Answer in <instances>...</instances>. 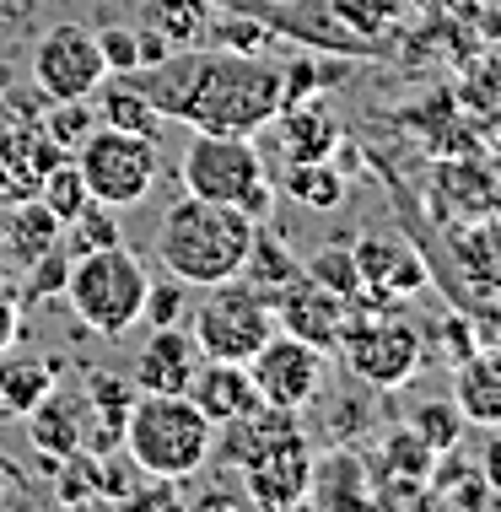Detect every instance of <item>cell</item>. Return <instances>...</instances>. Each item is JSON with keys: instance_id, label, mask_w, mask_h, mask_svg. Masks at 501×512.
<instances>
[{"instance_id": "obj_1", "label": "cell", "mask_w": 501, "mask_h": 512, "mask_svg": "<svg viewBox=\"0 0 501 512\" xmlns=\"http://www.w3.org/2000/svg\"><path fill=\"white\" fill-rule=\"evenodd\" d=\"M135 87L157 103L162 119H178L189 130L221 135H259L286 108V65H270L259 54L238 49H173L167 60L135 71Z\"/></svg>"}, {"instance_id": "obj_2", "label": "cell", "mask_w": 501, "mask_h": 512, "mask_svg": "<svg viewBox=\"0 0 501 512\" xmlns=\"http://www.w3.org/2000/svg\"><path fill=\"white\" fill-rule=\"evenodd\" d=\"M254 232H259V221L243 216L238 205L184 195V200L167 205L162 221H157V259L173 281L205 292V286H216V281L243 275Z\"/></svg>"}, {"instance_id": "obj_3", "label": "cell", "mask_w": 501, "mask_h": 512, "mask_svg": "<svg viewBox=\"0 0 501 512\" xmlns=\"http://www.w3.org/2000/svg\"><path fill=\"white\" fill-rule=\"evenodd\" d=\"M124 453L141 480H194L216 453V426L194 410L189 394H141L124 421Z\"/></svg>"}, {"instance_id": "obj_4", "label": "cell", "mask_w": 501, "mask_h": 512, "mask_svg": "<svg viewBox=\"0 0 501 512\" xmlns=\"http://www.w3.org/2000/svg\"><path fill=\"white\" fill-rule=\"evenodd\" d=\"M146 292H151V275L124 243L76 254V265L65 270V302H71V313L103 340H119L141 324Z\"/></svg>"}, {"instance_id": "obj_5", "label": "cell", "mask_w": 501, "mask_h": 512, "mask_svg": "<svg viewBox=\"0 0 501 512\" xmlns=\"http://www.w3.org/2000/svg\"><path fill=\"white\" fill-rule=\"evenodd\" d=\"M340 362L351 367L356 383L372 389H399L421 367V329L405 313H394V302H356L351 324L340 335Z\"/></svg>"}, {"instance_id": "obj_6", "label": "cell", "mask_w": 501, "mask_h": 512, "mask_svg": "<svg viewBox=\"0 0 501 512\" xmlns=\"http://www.w3.org/2000/svg\"><path fill=\"white\" fill-rule=\"evenodd\" d=\"M76 168L87 178V195L130 211L157 189V168L162 151L157 135H135V130H114V124H92V135L76 146Z\"/></svg>"}, {"instance_id": "obj_7", "label": "cell", "mask_w": 501, "mask_h": 512, "mask_svg": "<svg viewBox=\"0 0 501 512\" xmlns=\"http://www.w3.org/2000/svg\"><path fill=\"white\" fill-rule=\"evenodd\" d=\"M189 335H194V345H200V356L248 362V356L275 335V308H270V297H264L259 286H248L243 275H232V281L205 286Z\"/></svg>"}, {"instance_id": "obj_8", "label": "cell", "mask_w": 501, "mask_h": 512, "mask_svg": "<svg viewBox=\"0 0 501 512\" xmlns=\"http://www.w3.org/2000/svg\"><path fill=\"white\" fill-rule=\"evenodd\" d=\"M178 178H184V195H194V200L243 205L248 189H259L270 173H264L254 135L194 130V141L184 146V162H178Z\"/></svg>"}, {"instance_id": "obj_9", "label": "cell", "mask_w": 501, "mask_h": 512, "mask_svg": "<svg viewBox=\"0 0 501 512\" xmlns=\"http://www.w3.org/2000/svg\"><path fill=\"white\" fill-rule=\"evenodd\" d=\"M108 81V60L97 49V33L81 22H60L38 38L33 49V87L49 103L65 98H97V87Z\"/></svg>"}, {"instance_id": "obj_10", "label": "cell", "mask_w": 501, "mask_h": 512, "mask_svg": "<svg viewBox=\"0 0 501 512\" xmlns=\"http://www.w3.org/2000/svg\"><path fill=\"white\" fill-rule=\"evenodd\" d=\"M248 378L264 405L275 410H308L318 394H324V351L286 329H275L270 340L248 356Z\"/></svg>"}, {"instance_id": "obj_11", "label": "cell", "mask_w": 501, "mask_h": 512, "mask_svg": "<svg viewBox=\"0 0 501 512\" xmlns=\"http://www.w3.org/2000/svg\"><path fill=\"white\" fill-rule=\"evenodd\" d=\"M437 464V453L421 442V432L405 421L394 432H383V442L372 448L367 459V480H372V507H394V512H410V507H426V475Z\"/></svg>"}, {"instance_id": "obj_12", "label": "cell", "mask_w": 501, "mask_h": 512, "mask_svg": "<svg viewBox=\"0 0 501 512\" xmlns=\"http://www.w3.org/2000/svg\"><path fill=\"white\" fill-rule=\"evenodd\" d=\"M270 308H275V329H286V335L308 340L329 356V351H340V335H345V324H351L356 302L329 292V286H318L313 275H297Z\"/></svg>"}, {"instance_id": "obj_13", "label": "cell", "mask_w": 501, "mask_h": 512, "mask_svg": "<svg viewBox=\"0 0 501 512\" xmlns=\"http://www.w3.org/2000/svg\"><path fill=\"white\" fill-rule=\"evenodd\" d=\"M308 469H313V442L308 432H297L243 464V496L264 512H291L308 502Z\"/></svg>"}, {"instance_id": "obj_14", "label": "cell", "mask_w": 501, "mask_h": 512, "mask_svg": "<svg viewBox=\"0 0 501 512\" xmlns=\"http://www.w3.org/2000/svg\"><path fill=\"white\" fill-rule=\"evenodd\" d=\"M356 270H361V297L367 302H405L410 292L426 286V265L410 243L399 238H361L356 248Z\"/></svg>"}, {"instance_id": "obj_15", "label": "cell", "mask_w": 501, "mask_h": 512, "mask_svg": "<svg viewBox=\"0 0 501 512\" xmlns=\"http://www.w3.org/2000/svg\"><path fill=\"white\" fill-rule=\"evenodd\" d=\"M184 394L194 399V410L211 426H232L264 405L254 378H248V362H216V356H200V367H194Z\"/></svg>"}, {"instance_id": "obj_16", "label": "cell", "mask_w": 501, "mask_h": 512, "mask_svg": "<svg viewBox=\"0 0 501 512\" xmlns=\"http://www.w3.org/2000/svg\"><path fill=\"white\" fill-rule=\"evenodd\" d=\"M313 512H356L372 507V480H367V459L356 448H324L313 453L308 469V502Z\"/></svg>"}, {"instance_id": "obj_17", "label": "cell", "mask_w": 501, "mask_h": 512, "mask_svg": "<svg viewBox=\"0 0 501 512\" xmlns=\"http://www.w3.org/2000/svg\"><path fill=\"white\" fill-rule=\"evenodd\" d=\"M22 426H27L33 453H44L49 464H60L65 453H76L81 442H87V399H81V394H65L60 383H54V389L22 415Z\"/></svg>"}, {"instance_id": "obj_18", "label": "cell", "mask_w": 501, "mask_h": 512, "mask_svg": "<svg viewBox=\"0 0 501 512\" xmlns=\"http://www.w3.org/2000/svg\"><path fill=\"white\" fill-rule=\"evenodd\" d=\"M194 367H200V345H194V335L178 329V324H162V329H151V340L141 345L135 383H141V394H184Z\"/></svg>"}, {"instance_id": "obj_19", "label": "cell", "mask_w": 501, "mask_h": 512, "mask_svg": "<svg viewBox=\"0 0 501 512\" xmlns=\"http://www.w3.org/2000/svg\"><path fill=\"white\" fill-rule=\"evenodd\" d=\"M81 399H87V442H81V448L108 453L124 442V421H130L135 399H141V383L119 378V372H92Z\"/></svg>"}, {"instance_id": "obj_20", "label": "cell", "mask_w": 501, "mask_h": 512, "mask_svg": "<svg viewBox=\"0 0 501 512\" xmlns=\"http://www.w3.org/2000/svg\"><path fill=\"white\" fill-rule=\"evenodd\" d=\"M453 405L475 426H501V345H475L453 372Z\"/></svg>"}, {"instance_id": "obj_21", "label": "cell", "mask_w": 501, "mask_h": 512, "mask_svg": "<svg viewBox=\"0 0 501 512\" xmlns=\"http://www.w3.org/2000/svg\"><path fill=\"white\" fill-rule=\"evenodd\" d=\"M270 124H275V141H281L286 162H324L329 151L345 141L340 119H329L324 108H313V103H286Z\"/></svg>"}, {"instance_id": "obj_22", "label": "cell", "mask_w": 501, "mask_h": 512, "mask_svg": "<svg viewBox=\"0 0 501 512\" xmlns=\"http://www.w3.org/2000/svg\"><path fill=\"white\" fill-rule=\"evenodd\" d=\"M491 502H496V491L485 486L480 464L464 459L458 448H442L437 464H431V475H426V507H464V512H475V507H491Z\"/></svg>"}, {"instance_id": "obj_23", "label": "cell", "mask_w": 501, "mask_h": 512, "mask_svg": "<svg viewBox=\"0 0 501 512\" xmlns=\"http://www.w3.org/2000/svg\"><path fill=\"white\" fill-rule=\"evenodd\" d=\"M54 378H60V362L0 351V426H6V421H22V415L54 389Z\"/></svg>"}, {"instance_id": "obj_24", "label": "cell", "mask_w": 501, "mask_h": 512, "mask_svg": "<svg viewBox=\"0 0 501 512\" xmlns=\"http://www.w3.org/2000/svg\"><path fill=\"white\" fill-rule=\"evenodd\" d=\"M60 221H54L49 211H44V200H17L6 211V232H0V248H11V259L27 270V265H38V259L49 254V248H60Z\"/></svg>"}, {"instance_id": "obj_25", "label": "cell", "mask_w": 501, "mask_h": 512, "mask_svg": "<svg viewBox=\"0 0 501 512\" xmlns=\"http://www.w3.org/2000/svg\"><path fill=\"white\" fill-rule=\"evenodd\" d=\"M141 22L157 27L173 49H194V44H205V38H211L216 6H211V0H146Z\"/></svg>"}, {"instance_id": "obj_26", "label": "cell", "mask_w": 501, "mask_h": 512, "mask_svg": "<svg viewBox=\"0 0 501 512\" xmlns=\"http://www.w3.org/2000/svg\"><path fill=\"white\" fill-rule=\"evenodd\" d=\"M281 189L286 200H297L302 211H334V205L345 200V173L334 168V162H286V173H281Z\"/></svg>"}, {"instance_id": "obj_27", "label": "cell", "mask_w": 501, "mask_h": 512, "mask_svg": "<svg viewBox=\"0 0 501 512\" xmlns=\"http://www.w3.org/2000/svg\"><path fill=\"white\" fill-rule=\"evenodd\" d=\"M38 200H44V211L60 221V227H71V221L92 205L87 195V178H81L76 157H60L54 168H44V178H38Z\"/></svg>"}, {"instance_id": "obj_28", "label": "cell", "mask_w": 501, "mask_h": 512, "mask_svg": "<svg viewBox=\"0 0 501 512\" xmlns=\"http://www.w3.org/2000/svg\"><path fill=\"white\" fill-rule=\"evenodd\" d=\"M297 275H302V259H291L286 243H275V238H264V232H254V248H248V265H243V281L259 286V292L275 302L291 281H297Z\"/></svg>"}, {"instance_id": "obj_29", "label": "cell", "mask_w": 501, "mask_h": 512, "mask_svg": "<svg viewBox=\"0 0 501 512\" xmlns=\"http://www.w3.org/2000/svg\"><path fill=\"white\" fill-rule=\"evenodd\" d=\"M97 92H103V87H97ZM97 124L135 130V135H157L162 130V114H157V103H151L141 87H108L103 103H97Z\"/></svg>"}, {"instance_id": "obj_30", "label": "cell", "mask_w": 501, "mask_h": 512, "mask_svg": "<svg viewBox=\"0 0 501 512\" xmlns=\"http://www.w3.org/2000/svg\"><path fill=\"white\" fill-rule=\"evenodd\" d=\"M302 275H313L318 286H329V292L361 302V270H356V254L351 248H313L308 259H302Z\"/></svg>"}, {"instance_id": "obj_31", "label": "cell", "mask_w": 501, "mask_h": 512, "mask_svg": "<svg viewBox=\"0 0 501 512\" xmlns=\"http://www.w3.org/2000/svg\"><path fill=\"white\" fill-rule=\"evenodd\" d=\"M410 426L421 432L431 453H442V448H458V437H464V410L453 399H426V405L410 410Z\"/></svg>"}, {"instance_id": "obj_32", "label": "cell", "mask_w": 501, "mask_h": 512, "mask_svg": "<svg viewBox=\"0 0 501 512\" xmlns=\"http://www.w3.org/2000/svg\"><path fill=\"white\" fill-rule=\"evenodd\" d=\"M44 124V135L60 151H76L81 141L92 135V124H97V114H92V98H65V103H49V114L38 119Z\"/></svg>"}, {"instance_id": "obj_33", "label": "cell", "mask_w": 501, "mask_h": 512, "mask_svg": "<svg viewBox=\"0 0 501 512\" xmlns=\"http://www.w3.org/2000/svg\"><path fill=\"white\" fill-rule=\"evenodd\" d=\"M108 243H124L119 238V216H114V205L92 200L87 211L71 221V254H92V248H108Z\"/></svg>"}, {"instance_id": "obj_34", "label": "cell", "mask_w": 501, "mask_h": 512, "mask_svg": "<svg viewBox=\"0 0 501 512\" xmlns=\"http://www.w3.org/2000/svg\"><path fill=\"white\" fill-rule=\"evenodd\" d=\"M97 49H103V60H108V76L141 71V38H135V27H103V33H97Z\"/></svg>"}, {"instance_id": "obj_35", "label": "cell", "mask_w": 501, "mask_h": 512, "mask_svg": "<svg viewBox=\"0 0 501 512\" xmlns=\"http://www.w3.org/2000/svg\"><path fill=\"white\" fill-rule=\"evenodd\" d=\"M184 308H189L184 281H157V286L146 292V313H141V318H151V329H162V324H178V318H184Z\"/></svg>"}, {"instance_id": "obj_36", "label": "cell", "mask_w": 501, "mask_h": 512, "mask_svg": "<svg viewBox=\"0 0 501 512\" xmlns=\"http://www.w3.org/2000/svg\"><path fill=\"white\" fill-rule=\"evenodd\" d=\"M480 475H485V486H491L496 496H501V426H491L485 432V442H480Z\"/></svg>"}, {"instance_id": "obj_37", "label": "cell", "mask_w": 501, "mask_h": 512, "mask_svg": "<svg viewBox=\"0 0 501 512\" xmlns=\"http://www.w3.org/2000/svg\"><path fill=\"white\" fill-rule=\"evenodd\" d=\"M22 329V308H17V292H11L6 281H0V351H11V340H17Z\"/></svg>"}, {"instance_id": "obj_38", "label": "cell", "mask_w": 501, "mask_h": 512, "mask_svg": "<svg viewBox=\"0 0 501 512\" xmlns=\"http://www.w3.org/2000/svg\"><path fill=\"white\" fill-rule=\"evenodd\" d=\"M442 335H448V340H442V351H448L453 367L464 362L469 351H475V340H469V324H464V318H448V324H442Z\"/></svg>"}, {"instance_id": "obj_39", "label": "cell", "mask_w": 501, "mask_h": 512, "mask_svg": "<svg viewBox=\"0 0 501 512\" xmlns=\"http://www.w3.org/2000/svg\"><path fill=\"white\" fill-rule=\"evenodd\" d=\"M135 38H141V71L146 65H157V60H167V54H173V44H167V38L157 33V27H135Z\"/></svg>"}, {"instance_id": "obj_40", "label": "cell", "mask_w": 501, "mask_h": 512, "mask_svg": "<svg viewBox=\"0 0 501 512\" xmlns=\"http://www.w3.org/2000/svg\"><path fill=\"white\" fill-rule=\"evenodd\" d=\"M6 211H11V205H0V232H6Z\"/></svg>"}, {"instance_id": "obj_41", "label": "cell", "mask_w": 501, "mask_h": 512, "mask_svg": "<svg viewBox=\"0 0 501 512\" xmlns=\"http://www.w3.org/2000/svg\"><path fill=\"white\" fill-rule=\"evenodd\" d=\"M270 6H302V0H270Z\"/></svg>"}]
</instances>
